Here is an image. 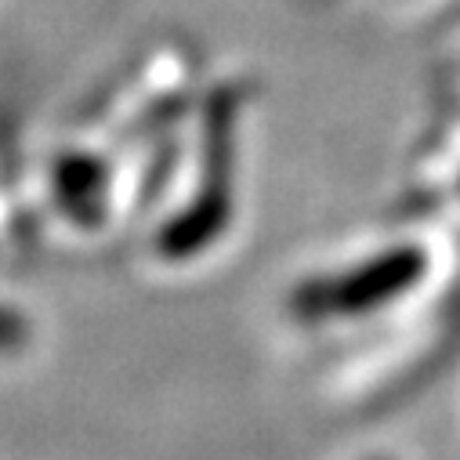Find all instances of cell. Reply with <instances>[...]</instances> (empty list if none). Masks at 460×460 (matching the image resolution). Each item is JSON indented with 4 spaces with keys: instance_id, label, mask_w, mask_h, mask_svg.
<instances>
[{
    "instance_id": "6da1fadb",
    "label": "cell",
    "mask_w": 460,
    "mask_h": 460,
    "mask_svg": "<svg viewBox=\"0 0 460 460\" xmlns=\"http://www.w3.org/2000/svg\"><path fill=\"white\" fill-rule=\"evenodd\" d=\"M424 269H428V258L420 247H392V251H385L363 265L344 269L337 276L301 283L290 297V312L308 323L356 319L381 305L399 301L406 290L417 287Z\"/></svg>"
}]
</instances>
